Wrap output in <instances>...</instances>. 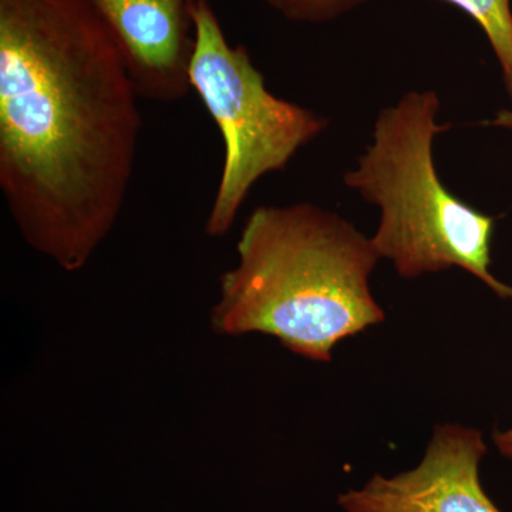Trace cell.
Wrapping results in <instances>:
<instances>
[{
	"instance_id": "9",
	"label": "cell",
	"mask_w": 512,
	"mask_h": 512,
	"mask_svg": "<svg viewBox=\"0 0 512 512\" xmlns=\"http://www.w3.org/2000/svg\"><path fill=\"white\" fill-rule=\"evenodd\" d=\"M493 441L501 456L512 461V424L508 429L495 430L493 433Z\"/></svg>"
},
{
	"instance_id": "6",
	"label": "cell",
	"mask_w": 512,
	"mask_h": 512,
	"mask_svg": "<svg viewBox=\"0 0 512 512\" xmlns=\"http://www.w3.org/2000/svg\"><path fill=\"white\" fill-rule=\"evenodd\" d=\"M119 47L141 99L175 103L192 92L194 0H83Z\"/></svg>"
},
{
	"instance_id": "8",
	"label": "cell",
	"mask_w": 512,
	"mask_h": 512,
	"mask_svg": "<svg viewBox=\"0 0 512 512\" xmlns=\"http://www.w3.org/2000/svg\"><path fill=\"white\" fill-rule=\"evenodd\" d=\"M292 22L323 23L345 15L366 0H262Z\"/></svg>"
},
{
	"instance_id": "10",
	"label": "cell",
	"mask_w": 512,
	"mask_h": 512,
	"mask_svg": "<svg viewBox=\"0 0 512 512\" xmlns=\"http://www.w3.org/2000/svg\"><path fill=\"white\" fill-rule=\"evenodd\" d=\"M495 126L507 127L512 130V110H504L494 120Z\"/></svg>"
},
{
	"instance_id": "1",
	"label": "cell",
	"mask_w": 512,
	"mask_h": 512,
	"mask_svg": "<svg viewBox=\"0 0 512 512\" xmlns=\"http://www.w3.org/2000/svg\"><path fill=\"white\" fill-rule=\"evenodd\" d=\"M141 99L83 0H0V190L28 245L67 272L119 220Z\"/></svg>"
},
{
	"instance_id": "5",
	"label": "cell",
	"mask_w": 512,
	"mask_h": 512,
	"mask_svg": "<svg viewBox=\"0 0 512 512\" xmlns=\"http://www.w3.org/2000/svg\"><path fill=\"white\" fill-rule=\"evenodd\" d=\"M485 454L480 430L441 424L419 466L390 478L376 474L340 495L339 505L346 512H501L481 485Z\"/></svg>"
},
{
	"instance_id": "2",
	"label": "cell",
	"mask_w": 512,
	"mask_h": 512,
	"mask_svg": "<svg viewBox=\"0 0 512 512\" xmlns=\"http://www.w3.org/2000/svg\"><path fill=\"white\" fill-rule=\"evenodd\" d=\"M221 276L215 333H264L295 355L328 363L342 340L386 319L370 291L372 239L316 205L255 208Z\"/></svg>"
},
{
	"instance_id": "7",
	"label": "cell",
	"mask_w": 512,
	"mask_h": 512,
	"mask_svg": "<svg viewBox=\"0 0 512 512\" xmlns=\"http://www.w3.org/2000/svg\"><path fill=\"white\" fill-rule=\"evenodd\" d=\"M466 12L483 29L503 69L512 97V0H446Z\"/></svg>"
},
{
	"instance_id": "3",
	"label": "cell",
	"mask_w": 512,
	"mask_h": 512,
	"mask_svg": "<svg viewBox=\"0 0 512 512\" xmlns=\"http://www.w3.org/2000/svg\"><path fill=\"white\" fill-rule=\"evenodd\" d=\"M436 92H410L377 117L372 146L345 183L377 205L372 239L380 258L406 279L458 266L503 299L512 286L490 271L494 218L457 198L437 175L433 143L450 126L436 121Z\"/></svg>"
},
{
	"instance_id": "4",
	"label": "cell",
	"mask_w": 512,
	"mask_h": 512,
	"mask_svg": "<svg viewBox=\"0 0 512 512\" xmlns=\"http://www.w3.org/2000/svg\"><path fill=\"white\" fill-rule=\"evenodd\" d=\"M191 89L220 128L224 164L205 222L208 237L231 229L252 187L284 170L328 126L319 114L269 92L245 46H232L210 0L191 5Z\"/></svg>"
}]
</instances>
